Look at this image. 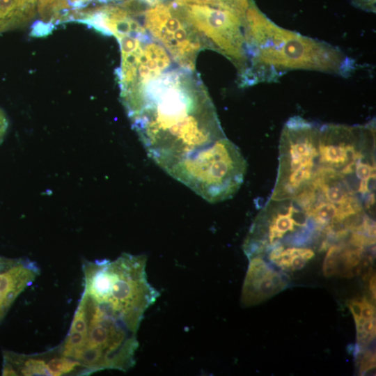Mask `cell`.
I'll use <instances>...</instances> for the list:
<instances>
[{
	"label": "cell",
	"instance_id": "2e32d148",
	"mask_svg": "<svg viewBox=\"0 0 376 376\" xmlns=\"http://www.w3.org/2000/svg\"><path fill=\"white\" fill-rule=\"evenodd\" d=\"M361 301V318L366 320L375 318V308L365 297Z\"/></svg>",
	"mask_w": 376,
	"mask_h": 376
},
{
	"label": "cell",
	"instance_id": "44dd1931",
	"mask_svg": "<svg viewBox=\"0 0 376 376\" xmlns=\"http://www.w3.org/2000/svg\"><path fill=\"white\" fill-rule=\"evenodd\" d=\"M363 331L368 334H375V318L366 320L362 324Z\"/></svg>",
	"mask_w": 376,
	"mask_h": 376
},
{
	"label": "cell",
	"instance_id": "30bf717a",
	"mask_svg": "<svg viewBox=\"0 0 376 376\" xmlns=\"http://www.w3.org/2000/svg\"><path fill=\"white\" fill-rule=\"evenodd\" d=\"M375 121L363 125H319V166L346 180L357 163L375 159Z\"/></svg>",
	"mask_w": 376,
	"mask_h": 376
},
{
	"label": "cell",
	"instance_id": "6da1fadb",
	"mask_svg": "<svg viewBox=\"0 0 376 376\" xmlns=\"http://www.w3.org/2000/svg\"><path fill=\"white\" fill-rule=\"evenodd\" d=\"M124 107L147 155L166 173L226 137L207 91L194 72L178 66Z\"/></svg>",
	"mask_w": 376,
	"mask_h": 376
},
{
	"label": "cell",
	"instance_id": "4fadbf2b",
	"mask_svg": "<svg viewBox=\"0 0 376 376\" xmlns=\"http://www.w3.org/2000/svg\"><path fill=\"white\" fill-rule=\"evenodd\" d=\"M182 3L208 5L234 11L242 16L250 6V0H174Z\"/></svg>",
	"mask_w": 376,
	"mask_h": 376
},
{
	"label": "cell",
	"instance_id": "ac0fdd59",
	"mask_svg": "<svg viewBox=\"0 0 376 376\" xmlns=\"http://www.w3.org/2000/svg\"><path fill=\"white\" fill-rule=\"evenodd\" d=\"M307 260L297 253V247L296 253L292 256L290 260V267L292 270H298L302 269Z\"/></svg>",
	"mask_w": 376,
	"mask_h": 376
},
{
	"label": "cell",
	"instance_id": "52a82bcc",
	"mask_svg": "<svg viewBox=\"0 0 376 376\" xmlns=\"http://www.w3.org/2000/svg\"><path fill=\"white\" fill-rule=\"evenodd\" d=\"M136 14L149 35L165 48L178 67L195 71L197 54L206 46L177 1H164Z\"/></svg>",
	"mask_w": 376,
	"mask_h": 376
},
{
	"label": "cell",
	"instance_id": "8992f818",
	"mask_svg": "<svg viewBox=\"0 0 376 376\" xmlns=\"http://www.w3.org/2000/svg\"><path fill=\"white\" fill-rule=\"evenodd\" d=\"M319 125L298 116L284 125L279 140V169L270 197L294 199L316 178L319 166Z\"/></svg>",
	"mask_w": 376,
	"mask_h": 376
},
{
	"label": "cell",
	"instance_id": "7402d4cb",
	"mask_svg": "<svg viewBox=\"0 0 376 376\" xmlns=\"http://www.w3.org/2000/svg\"><path fill=\"white\" fill-rule=\"evenodd\" d=\"M369 289L370 290L373 299L374 301H375V297H376V279H375V274L371 275L370 279L369 280Z\"/></svg>",
	"mask_w": 376,
	"mask_h": 376
},
{
	"label": "cell",
	"instance_id": "9a60e30c",
	"mask_svg": "<svg viewBox=\"0 0 376 376\" xmlns=\"http://www.w3.org/2000/svg\"><path fill=\"white\" fill-rule=\"evenodd\" d=\"M375 367V354L367 351L363 356L361 361L359 373L363 375L367 371Z\"/></svg>",
	"mask_w": 376,
	"mask_h": 376
},
{
	"label": "cell",
	"instance_id": "ffe728a7",
	"mask_svg": "<svg viewBox=\"0 0 376 376\" xmlns=\"http://www.w3.org/2000/svg\"><path fill=\"white\" fill-rule=\"evenodd\" d=\"M356 6L367 10L373 11L375 9V0H352Z\"/></svg>",
	"mask_w": 376,
	"mask_h": 376
},
{
	"label": "cell",
	"instance_id": "9c48e42d",
	"mask_svg": "<svg viewBox=\"0 0 376 376\" xmlns=\"http://www.w3.org/2000/svg\"><path fill=\"white\" fill-rule=\"evenodd\" d=\"M116 38L121 50L117 77L125 105L135 99L151 81L171 69L173 60L148 31L124 34Z\"/></svg>",
	"mask_w": 376,
	"mask_h": 376
},
{
	"label": "cell",
	"instance_id": "8fae6325",
	"mask_svg": "<svg viewBox=\"0 0 376 376\" xmlns=\"http://www.w3.org/2000/svg\"><path fill=\"white\" fill-rule=\"evenodd\" d=\"M39 274L38 267L29 260L0 257V322L15 300Z\"/></svg>",
	"mask_w": 376,
	"mask_h": 376
},
{
	"label": "cell",
	"instance_id": "277c9868",
	"mask_svg": "<svg viewBox=\"0 0 376 376\" xmlns=\"http://www.w3.org/2000/svg\"><path fill=\"white\" fill-rule=\"evenodd\" d=\"M147 257L124 253L113 260L83 264L84 293L137 333L144 313L159 292L149 283Z\"/></svg>",
	"mask_w": 376,
	"mask_h": 376
},
{
	"label": "cell",
	"instance_id": "e0dca14e",
	"mask_svg": "<svg viewBox=\"0 0 376 376\" xmlns=\"http://www.w3.org/2000/svg\"><path fill=\"white\" fill-rule=\"evenodd\" d=\"M348 306L353 315L355 322H357L361 318V300H352L348 304Z\"/></svg>",
	"mask_w": 376,
	"mask_h": 376
},
{
	"label": "cell",
	"instance_id": "7c38bea8",
	"mask_svg": "<svg viewBox=\"0 0 376 376\" xmlns=\"http://www.w3.org/2000/svg\"><path fill=\"white\" fill-rule=\"evenodd\" d=\"M249 259L242 292V302L244 306L264 301L284 289L286 285L281 276L269 267L260 256Z\"/></svg>",
	"mask_w": 376,
	"mask_h": 376
},
{
	"label": "cell",
	"instance_id": "3957f363",
	"mask_svg": "<svg viewBox=\"0 0 376 376\" xmlns=\"http://www.w3.org/2000/svg\"><path fill=\"white\" fill-rule=\"evenodd\" d=\"M136 334L82 293L69 331L57 347L81 365L85 375L107 369L127 371L135 363Z\"/></svg>",
	"mask_w": 376,
	"mask_h": 376
},
{
	"label": "cell",
	"instance_id": "5bb4252c",
	"mask_svg": "<svg viewBox=\"0 0 376 376\" xmlns=\"http://www.w3.org/2000/svg\"><path fill=\"white\" fill-rule=\"evenodd\" d=\"M341 248L338 245H332L328 249L322 267L323 274L325 276H331L336 274Z\"/></svg>",
	"mask_w": 376,
	"mask_h": 376
},
{
	"label": "cell",
	"instance_id": "5b68a950",
	"mask_svg": "<svg viewBox=\"0 0 376 376\" xmlns=\"http://www.w3.org/2000/svg\"><path fill=\"white\" fill-rule=\"evenodd\" d=\"M246 169L240 150L226 136L168 174L207 202L215 203L234 196L244 182Z\"/></svg>",
	"mask_w": 376,
	"mask_h": 376
},
{
	"label": "cell",
	"instance_id": "d6986e66",
	"mask_svg": "<svg viewBox=\"0 0 376 376\" xmlns=\"http://www.w3.org/2000/svg\"><path fill=\"white\" fill-rule=\"evenodd\" d=\"M8 127V120L5 112L0 108V144L3 141Z\"/></svg>",
	"mask_w": 376,
	"mask_h": 376
},
{
	"label": "cell",
	"instance_id": "7a4b0ae2",
	"mask_svg": "<svg viewBox=\"0 0 376 376\" xmlns=\"http://www.w3.org/2000/svg\"><path fill=\"white\" fill-rule=\"evenodd\" d=\"M244 38L248 68L239 79L240 86L275 81L293 70L344 77L355 70V61L338 47L278 26L252 3L246 13Z\"/></svg>",
	"mask_w": 376,
	"mask_h": 376
},
{
	"label": "cell",
	"instance_id": "ba28073f",
	"mask_svg": "<svg viewBox=\"0 0 376 376\" xmlns=\"http://www.w3.org/2000/svg\"><path fill=\"white\" fill-rule=\"evenodd\" d=\"M177 2L206 47L228 58L237 68L240 78L248 68L244 38L246 16L208 5Z\"/></svg>",
	"mask_w": 376,
	"mask_h": 376
}]
</instances>
